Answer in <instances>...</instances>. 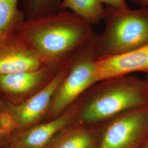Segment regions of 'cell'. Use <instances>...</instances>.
I'll use <instances>...</instances> for the list:
<instances>
[{"mask_svg":"<svg viewBox=\"0 0 148 148\" xmlns=\"http://www.w3.org/2000/svg\"><path fill=\"white\" fill-rule=\"evenodd\" d=\"M103 5L108 7L117 10H126L129 9L126 0H99Z\"/></svg>","mask_w":148,"mask_h":148,"instance_id":"16","label":"cell"},{"mask_svg":"<svg viewBox=\"0 0 148 148\" xmlns=\"http://www.w3.org/2000/svg\"><path fill=\"white\" fill-rule=\"evenodd\" d=\"M105 28L98 36L97 59L126 53L148 44V7L117 10L106 8Z\"/></svg>","mask_w":148,"mask_h":148,"instance_id":"2","label":"cell"},{"mask_svg":"<svg viewBox=\"0 0 148 148\" xmlns=\"http://www.w3.org/2000/svg\"><path fill=\"white\" fill-rule=\"evenodd\" d=\"M63 0H22L21 9L25 19L48 16L61 10Z\"/></svg>","mask_w":148,"mask_h":148,"instance_id":"14","label":"cell"},{"mask_svg":"<svg viewBox=\"0 0 148 148\" xmlns=\"http://www.w3.org/2000/svg\"><path fill=\"white\" fill-rule=\"evenodd\" d=\"M97 35L82 48L73 59L69 72L53 97L46 120L58 116L95 81ZM45 120V121H46Z\"/></svg>","mask_w":148,"mask_h":148,"instance_id":"4","label":"cell"},{"mask_svg":"<svg viewBox=\"0 0 148 148\" xmlns=\"http://www.w3.org/2000/svg\"><path fill=\"white\" fill-rule=\"evenodd\" d=\"M20 0H0V41L16 32L25 18Z\"/></svg>","mask_w":148,"mask_h":148,"instance_id":"13","label":"cell"},{"mask_svg":"<svg viewBox=\"0 0 148 148\" xmlns=\"http://www.w3.org/2000/svg\"><path fill=\"white\" fill-rule=\"evenodd\" d=\"M61 10H67L92 26L103 20L106 8L99 0H63Z\"/></svg>","mask_w":148,"mask_h":148,"instance_id":"12","label":"cell"},{"mask_svg":"<svg viewBox=\"0 0 148 148\" xmlns=\"http://www.w3.org/2000/svg\"><path fill=\"white\" fill-rule=\"evenodd\" d=\"M16 148L14 147H13V145H12L11 144H10V145H7V146H5V147H2V148Z\"/></svg>","mask_w":148,"mask_h":148,"instance_id":"18","label":"cell"},{"mask_svg":"<svg viewBox=\"0 0 148 148\" xmlns=\"http://www.w3.org/2000/svg\"><path fill=\"white\" fill-rule=\"evenodd\" d=\"M45 66L32 43L18 30L0 41V76Z\"/></svg>","mask_w":148,"mask_h":148,"instance_id":"7","label":"cell"},{"mask_svg":"<svg viewBox=\"0 0 148 148\" xmlns=\"http://www.w3.org/2000/svg\"><path fill=\"white\" fill-rule=\"evenodd\" d=\"M70 65L60 70L42 90L21 104H13L0 97L2 121L11 134L28 129L46 120L53 97L68 73Z\"/></svg>","mask_w":148,"mask_h":148,"instance_id":"5","label":"cell"},{"mask_svg":"<svg viewBox=\"0 0 148 148\" xmlns=\"http://www.w3.org/2000/svg\"><path fill=\"white\" fill-rule=\"evenodd\" d=\"M18 30L32 43L45 65L57 70L69 65L97 35L91 25L67 10L25 19Z\"/></svg>","mask_w":148,"mask_h":148,"instance_id":"1","label":"cell"},{"mask_svg":"<svg viewBox=\"0 0 148 148\" xmlns=\"http://www.w3.org/2000/svg\"><path fill=\"white\" fill-rule=\"evenodd\" d=\"M59 71L45 66L33 71L1 75L0 97L13 104H21L42 90Z\"/></svg>","mask_w":148,"mask_h":148,"instance_id":"8","label":"cell"},{"mask_svg":"<svg viewBox=\"0 0 148 148\" xmlns=\"http://www.w3.org/2000/svg\"><path fill=\"white\" fill-rule=\"evenodd\" d=\"M148 105V86L134 79L112 83L96 94L79 113L83 123H95Z\"/></svg>","mask_w":148,"mask_h":148,"instance_id":"3","label":"cell"},{"mask_svg":"<svg viewBox=\"0 0 148 148\" xmlns=\"http://www.w3.org/2000/svg\"><path fill=\"white\" fill-rule=\"evenodd\" d=\"M132 3L141 7H148V0H130Z\"/></svg>","mask_w":148,"mask_h":148,"instance_id":"17","label":"cell"},{"mask_svg":"<svg viewBox=\"0 0 148 148\" xmlns=\"http://www.w3.org/2000/svg\"><path fill=\"white\" fill-rule=\"evenodd\" d=\"M95 142L93 132L71 124L58 133L45 148H93Z\"/></svg>","mask_w":148,"mask_h":148,"instance_id":"11","label":"cell"},{"mask_svg":"<svg viewBox=\"0 0 148 148\" xmlns=\"http://www.w3.org/2000/svg\"><path fill=\"white\" fill-rule=\"evenodd\" d=\"M144 148H148V139H147V142H146V143H145V145Z\"/></svg>","mask_w":148,"mask_h":148,"instance_id":"19","label":"cell"},{"mask_svg":"<svg viewBox=\"0 0 148 148\" xmlns=\"http://www.w3.org/2000/svg\"><path fill=\"white\" fill-rule=\"evenodd\" d=\"M12 134L5 127L0 114V148L11 144Z\"/></svg>","mask_w":148,"mask_h":148,"instance_id":"15","label":"cell"},{"mask_svg":"<svg viewBox=\"0 0 148 148\" xmlns=\"http://www.w3.org/2000/svg\"><path fill=\"white\" fill-rule=\"evenodd\" d=\"M77 112V107L72 105L52 119L13 133L11 145L16 148H45L58 133L73 123Z\"/></svg>","mask_w":148,"mask_h":148,"instance_id":"9","label":"cell"},{"mask_svg":"<svg viewBox=\"0 0 148 148\" xmlns=\"http://www.w3.org/2000/svg\"><path fill=\"white\" fill-rule=\"evenodd\" d=\"M137 71L148 72V44L126 53L97 59L95 62L96 82Z\"/></svg>","mask_w":148,"mask_h":148,"instance_id":"10","label":"cell"},{"mask_svg":"<svg viewBox=\"0 0 148 148\" xmlns=\"http://www.w3.org/2000/svg\"><path fill=\"white\" fill-rule=\"evenodd\" d=\"M148 135V105L123 113L107 126L99 148H138Z\"/></svg>","mask_w":148,"mask_h":148,"instance_id":"6","label":"cell"}]
</instances>
